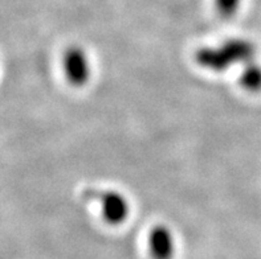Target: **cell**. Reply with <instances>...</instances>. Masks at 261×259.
I'll return each mask as SVG.
<instances>
[{
	"label": "cell",
	"instance_id": "6da1fadb",
	"mask_svg": "<svg viewBox=\"0 0 261 259\" xmlns=\"http://www.w3.org/2000/svg\"><path fill=\"white\" fill-rule=\"evenodd\" d=\"M256 46L245 40L229 41L218 49H204L199 52V64L210 69L223 70L232 66L233 61L239 63H251L255 60Z\"/></svg>",
	"mask_w": 261,
	"mask_h": 259
},
{
	"label": "cell",
	"instance_id": "3957f363",
	"mask_svg": "<svg viewBox=\"0 0 261 259\" xmlns=\"http://www.w3.org/2000/svg\"><path fill=\"white\" fill-rule=\"evenodd\" d=\"M63 70L68 82L74 88H83L92 78V63L83 46H69L64 52Z\"/></svg>",
	"mask_w": 261,
	"mask_h": 259
},
{
	"label": "cell",
	"instance_id": "5b68a950",
	"mask_svg": "<svg viewBox=\"0 0 261 259\" xmlns=\"http://www.w3.org/2000/svg\"><path fill=\"white\" fill-rule=\"evenodd\" d=\"M240 83L248 92L256 93L261 90V65L255 63L244 64V69L240 74Z\"/></svg>",
	"mask_w": 261,
	"mask_h": 259
},
{
	"label": "cell",
	"instance_id": "8992f818",
	"mask_svg": "<svg viewBox=\"0 0 261 259\" xmlns=\"http://www.w3.org/2000/svg\"><path fill=\"white\" fill-rule=\"evenodd\" d=\"M243 0H214L218 13L225 19H231L239 12Z\"/></svg>",
	"mask_w": 261,
	"mask_h": 259
},
{
	"label": "cell",
	"instance_id": "7a4b0ae2",
	"mask_svg": "<svg viewBox=\"0 0 261 259\" xmlns=\"http://www.w3.org/2000/svg\"><path fill=\"white\" fill-rule=\"evenodd\" d=\"M84 197H86L88 200L98 201L103 220L109 225H121L129 217V200L118 190L89 188L84 190Z\"/></svg>",
	"mask_w": 261,
	"mask_h": 259
},
{
	"label": "cell",
	"instance_id": "277c9868",
	"mask_svg": "<svg viewBox=\"0 0 261 259\" xmlns=\"http://www.w3.org/2000/svg\"><path fill=\"white\" fill-rule=\"evenodd\" d=\"M175 238L166 225H156L149 234V250L152 259H172L175 254Z\"/></svg>",
	"mask_w": 261,
	"mask_h": 259
}]
</instances>
